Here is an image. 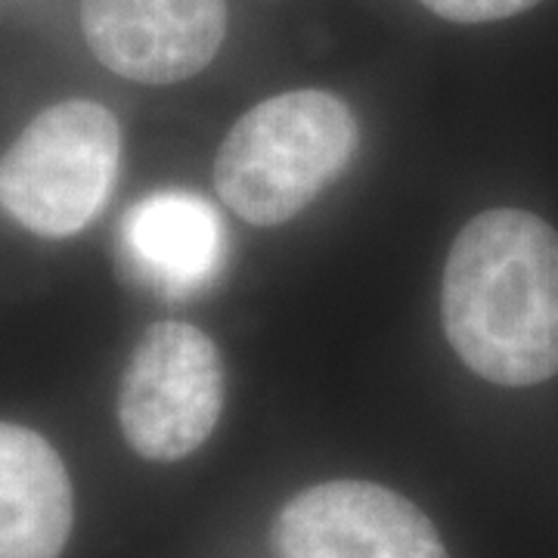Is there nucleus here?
Masks as SVG:
<instances>
[{
    "label": "nucleus",
    "mask_w": 558,
    "mask_h": 558,
    "mask_svg": "<svg viewBox=\"0 0 558 558\" xmlns=\"http://www.w3.org/2000/svg\"><path fill=\"white\" fill-rule=\"evenodd\" d=\"M440 317L481 379L531 388L558 376V233L521 208L481 211L447 255Z\"/></svg>",
    "instance_id": "nucleus-1"
},
{
    "label": "nucleus",
    "mask_w": 558,
    "mask_h": 558,
    "mask_svg": "<svg viewBox=\"0 0 558 558\" xmlns=\"http://www.w3.org/2000/svg\"><path fill=\"white\" fill-rule=\"evenodd\" d=\"M360 128L351 106L326 90H289L248 109L223 137L215 186L255 227L301 215L351 165Z\"/></svg>",
    "instance_id": "nucleus-2"
},
{
    "label": "nucleus",
    "mask_w": 558,
    "mask_h": 558,
    "mask_svg": "<svg viewBox=\"0 0 558 558\" xmlns=\"http://www.w3.org/2000/svg\"><path fill=\"white\" fill-rule=\"evenodd\" d=\"M121 168V128L94 100L44 109L0 156V211L44 240L75 236L109 202Z\"/></svg>",
    "instance_id": "nucleus-3"
},
{
    "label": "nucleus",
    "mask_w": 558,
    "mask_h": 558,
    "mask_svg": "<svg viewBox=\"0 0 558 558\" xmlns=\"http://www.w3.org/2000/svg\"><path fill=\"white\" fill-rule=\"evenodd\" d=\"M220 410L218 344L178 319L149 326L121 376L119 422L131 450L153 462H178L211 438Z\"/></svg>",
    "instance_id": "nucleus-4"
},
{
    "label": "nucleus",
    "mask_w": 558,
    "mask_h": 558,
    "mask_svg": "<svg viewBox=\"0 0 558 558\" xmlns=\"http://www.w3.org/2000/svg\"><path fill=\"white\" fill-rule=\"evenodd\" d=\"M282 558H450L438 527L407 497L369 481H326L279 512Z\"/></svg>",
    "instance_id": "nucleus-5"
},
{
    "label": "nucleus",
    "mask_w": 558,
    "mask_h": 558,
    "mask_svg": "<svg viewBox=\"0 0 558 558\" xmlns=\"http://www.w3.org/2000/svg\"><path fill=\"white\" fill-rule=\"evenodd\" d=\"M81 32L119 78L165 87L218 57L227 0H81Z\"/></svg>",
    "instance_id": "nucleus-6"
},
{
    "label": "nucleus",
    "mask_w": 558,
    "mask_h": 558,
    "mask_svg": "<svg viewBox=\"0 0 558 558\" xmlns=\"http://www.w3.org/2000/svg\"><path fill=\"white\" fill-rule=\"evenodd\" d=\"M121 252L134 277L180 299L218 277L227 258V230L208 199L165 190L137 202L121 220Z\"/></svg>",
    "instance_id": "nucleus-7"
},
{
    "label": "nucleus",
    "mask_w": 558,
    "mask_h": 558,
    "mask_svg": "<svg viewBox=\"0 0 558 558\" xmlns=\"http://www.w3.org/2000/svg\"><path fill=\"white\" fill-rule=\"evenodd\" d=\"M75 521L72 481L38 432L0 422V558H60Z\"/></svg>",
    "instance_id": "nucleus-8"
},
{
    "label": "nucleus",
    "mask_w": 558,
    "mask_h": 558,
    "mask_svg": "<svg viewBox=\"0 0 558 558\" xmlns=\"http://www.w3.org/2000/svg\"><path fill=\"white\" fill-rule=\"evenodd\" d=\"M440 20L462 22V25H478V22H497L519 16L524 10L537 7L539 0H418Z\"/></svg>",
    "instance_id": "nucleus-9"
}]
</instances>
